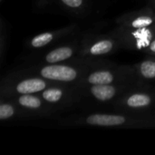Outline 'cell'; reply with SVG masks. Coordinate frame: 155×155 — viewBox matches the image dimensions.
Instances as JSON below:
<instances>
[{
    "label": "cell",
    "instance_id": "obj_4",
    "mask_svg": "<svg viewBox=\"0 0 155 155\" xmlns=\"http://www.w3.org/2000/svg\"><path fill=\"white\" fill-rule=\"evenodd\" d=\"M122 45L117 37L100 35L86 39L83 44L81 54L83 56L97 57L114 53Z\"/></svg>",
    "mask_w": 155,
    "mask_h": 155
},
{
    "label": "cell",
    "instance_id": "obj_12",
    "mask_svg": "<svg viewBox=\"0 0 155 155\" xmlns=\"http://www.w3.org/2000/svg\"><path fill=\"white\" fill-rule=\"evenodd\" d=\"M72 29H73V26H70V27L63 28L60 30H56V31H48V32L39 34V35L34 36L30 40L29 45L31 48L45 47V46L48 45L49 44H51L52 42H54V40H56L57 38L70 33L72 31Z\"/></svg>",
    "mask_w": 155,
    "mask_h": 155
},
{
    "label": "cell",
    "instance_id": "obj_15",
    "mask_svg": "<svg viewBox=\"0 0 155 155\" xmlns=\"http://www.w3.org/2000/svg\"><path fill=\"white\" fill-rule=\"evenodd\" d=\"M18 106L15 104L10 102H2L0 104V120H9L18 114Z\"/></svg>",
    "mask_w": 155,
    "mask_h": 155
},
{
    "label": "cell",
    "instance_id": "obj_1",
    "mask_svg": "<svg viewBox=\"0 0 155 155\" xmlns=\"http://www.w3.org/2000/svg\"><path fill=\"white\" fill-rule=\"evenodd\" d=\"M83 123L98 127H147L155 126V118H142L114 114H93L84 117Z\"/></svg>",
    "mask_w": 155,
    "mask_h": 155
},
{
    "label": "cell",
    "instance_id": "obj_11",
    "mask_svg": "<svg viewBox=\"0 0 155 155\" xmlns=\"http://www.w3.org/2000/svg\"><path fill=\"white\" fill-rule=\"evenodd\" d=\"M39 94V95L50 105L66 104L72 100V95L70 92L67 91V89L58 86L47 87Z\"/></svg>",
    "mask_w": 155,
    "mask_h": 155
},
{
    "label": "cell",
    "instance_id": "obj_8",
    "mask_svg": "<svg viewBox=\"0 0 155 155\" xmlns=\"http://www.w3.org/2000/svg\"><path fill=\"white\" fill-rule=\"evenodd\" d=\"M46 79L39 76V77H26L21 79L15 84H12L9 87V92L11 94H39L48 87V83Z\"/></svg>",
    "mask_w": 155,
    "mask_h": 155
},
{
    "label": "cell",
    "instance_id": "obj_2",
    "mask_svg": "<svg viewBox=\"0 0 155 155\" xmlns=\"http://www.w3.org/2000/svg\"><path fill=\"white\" fill-rule=\"evenodd\" d=\"M114 36L117 37L124 46L138 51H145L155 38V25L138 29L119 25Z\"/></svg>",
    "mask_w": 155,
    "mask_h": 155
},
{
    "label": "cell",
    "instance_id": "obj_7",
    "mask_svg": "<svg viewBox=\"0 0 155 155\" xmlns=\"http://www.w3.org/2000/svg\"><path fill=\"white\" fill-rule=\"evenodd\" d=\"M155 104V96L147 92H132L123 96L117 103V106L126 110L143 111L153 107Z\"/></svg>",
    "mask_w": 155,
    "mask_h": 155
},
{
    "label": "cell",
    "instance_id": "obj_10",
    "mask_svg": "<svg viewBox=\"0 0 155 155\" xmlns=\"http://www.w3.org/2000/svg\"><path fill=\"white\" fill-rule=\"evenodd\" d=\"M124 87L115 84H97L90 85L89 93L90 94L99 102H109L117 97L123 91Z\"/></svg>",
    "mask_w": 155,
    "mask_h": 155
},
{
    "label": "cell",
    "instance_id": "obj_6",
    "mask_svg": "<svg viewBox=\"0 0 155 155\" xmlns=\"http://www.w3.org/2000/svg\"><path fill=\"white\" fill-rule=\"evenodd\" d=\"M125 75L114 69L97 68L89 72L82 78V83L85 85L121 84L124 80Z\"/></svg>",
    "mask_w": 155,
    "mask_h": 155
},
{
    "label": "cell",
    "instance_id": "obj_5",
    "mask_svg": "<svg viewBox=\"0 0 155 155\" xmlns=\"http://www.w3.org/2000/svg\"><path fill=\"white\" fill-rule=\"evenodd\" d=\"M117 23L120 26L134 29L148 27L155 25V11L149 7L134 11L119 17Z\"/></svg>",
    "mask_w": 155,
    "mask_h": 155
},
{
    "label": "cell",
    "instance_id": "obj_3",
    "mask_svg": "<svg viewBox=\"0 0 155 155\" xmlns=\"http://www.w3.org/2000/svg\"><path fill=\"white\" fill-rule=\"evenodd\" d=\"M39 76L51 82L72 83L84 77L81 68L63 64H47L39 69Z\"/></svg>",
    "mask_w": 155,
    "mask_h": 155
},
{
    "label": "cell",
    "instance_id": "obj_18",
    "mask_svg": "<svg viewBox=\"0 0 155 155\" xmlns=\"http://www.w3.org/2000/svg\"><path fill=\"white\" fill-rule=\"evenodd\" d=\"M153 3H154V9H155V0H153Z\"/></svg>",
    "mask_w": 155,
    "mask_h": 155
},
{
    "label": "cell",
    "instance_id": "obj_14",
    "mask_svg": "<svg viewBox=\"0 0 155 155\" xmlns=\"http://www.w3.org/2000/svg\"><path fill=\"white\" fill-rule=\"evenodd\" d=\"M129 71L140 79L155 80V60H143V62L133 65Z\"/></svg>",
    "mask_w": 155,
    "mask_h": 155
},
{
    "label": "cell",
    "instance_id": "obj_17",
    "mask_svg": "<svg viewBox=\"0 0 155 155\" xmlns=\"http://www.w3.org/2000/svg\"><path fill=\"white\" fill-rule=\"evenodd\" d=\"M144 52L148 54L155 55V38L151 42V44L149 45V46L146 48V50Z\"/></svg>",
    "mask_w": 155,
    "mask_h": 155
},
{
    "label": "cell",
    "instance_id": "obj_16",
    "mask_svg": "<svg viewBox=\"0 0 155 155\" xmlns=\"http://www.w3.org/2000/svg\"><path fill=\"white\" fill-rule=\"evenodd\" d=\"M62 5L73 11H81L85 6V0H60Z\"/></svg>",
    "mask_w": 155,
    "mask_h": 155
},
{
    "label": "cell",
    "instance_id": "obj_13",
    "mask_svg": "<svg viewBox=\"0 0 155 155\" xmlns=\"http://www.w3.org/2000/svg\"><path fill=\"white\" fill-rule=\"evenodd\" d=\"M76 53V47L74 45H62L49 51L45 56V62L46 64H60L72 58Z\"/></svg>",
    "mask_w": 155,
    "mask_h": 155
},
{
    "label": "cell",
    "instance_id": "obj_9",
    "mask_svg": "<svg viewBox=\"0 0 155 155\" xmlns=\"http://www.w3.org/2000/svg\"><path fill=\"white\" fill-rule=\"evenodd\" d=\"M15 101V104L25 112L45 114V112L52 110L48 104L40 95H36L35 94L17 95Z\"/></svg>",
    "mask_w": 155,
    "mask_h": 155
}]
</instances>
